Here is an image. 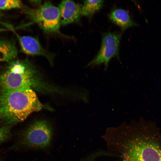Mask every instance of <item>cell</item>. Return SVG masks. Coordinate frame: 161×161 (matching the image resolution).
<instances>
[{
    "instance_id": "9",
    "label": "cell",
    "mask_w": 161,
    "mask_h": 161,
    "mask_svg": "<svg viewBox=\"0 0 161 161\" xmlns=\"http://www.w3.org/2000/svg\"><path fill=\"white\" fill-rule=\"evenodd\" d=\"M108 17L111 21L123 31L130 27L137 25L132 20L128 12L124 9H114L109 13Z\"/></svg>"
},
{
    "instance_id": "2",
    "label": "cell",
    "mask_w": 161,
    "mask_h": 161,
    "mask_svg": "<svg viewBox=\"0 0 161 161\" xmlns=\"http://www.w3.org/2000/svg\"><path fill=\"white\" fill-rule=\"evenodd\" d=\"M33 65L27 59L13 61L0 74V88L12 90L25 88L41 91L48 89Z\"/></svg>"
},
{
    "instance_id": "5",
    "label": "cell",
    "mask_w": 161,
    "mask_h": 161,
    "mask_svg": "<svg viewBox=\"0 0 161 161\" xmlns=\"http://www.w3.org/2000/svg\"><path fill=\"white\" fill-rule=\"evenodd\" d=\"M52 130L49 123L44 120L35 122L21 133V141L25 146L33 149H42L50 144Z\"/></svg>"
},
{
    "instance_id": "3",
    "label": "cell",
    "mask_w": 161,
    "mask_h": 161,
    "mask_svg": "<svg viewBox=\"0 0 161 161\" xmlns=\"http://www.w3.org/2000/svg\"><path fill=\"white\" fill-rule=\"evenodd\" d=\"M122 145L123 161H161V144L154 137L137 135Z\"/></svg>"
},
{
    "instance_id": "4",
    "label": "cell",
    "mask_w": 161,
    "mask_h": 161,
    "mask_svg": "<svg viewBox=\"0 0 161 161\" xmlns=\"http://www.w3.org/2000/svg\"><path fill=\"white\" fill-rule=\"evenodd\" d=\"M30 20L47 33L59 34L60 14L58 7L47 1L36 9L23 7Z\"/></svg>"
},
{
    "instance_id": "13",
    "label": "cell",
    "mask_w": 161,
    "mask_h": 161,
    "mask_svg": "<svg viewBox=\"0 0 161 161\" xmlns=\"http://www.w3.org/2000/svg\"><path fill=\"white\" fill-rule=\"evenodd\" d=\"M11 126H0V143L6 141L11 135Z\"/></svg>"
},
{
    "instance_id": "12",
    "label": "cell",
    "mask_w": 161,
    "mask_h": 161,
    "mask_svg": "<svg viewBox=\"0 0 161 161\" xmlns=\"http://www.w3.org/2000/svg\"><path fill=\"white\" fill-rule=\"evenodd\" d=\"M23 4L20 0H0V10H9L15 8H23Z\"/></svg>"
},
{
    "instance_id": "7",
    "label": "cell",
    "mask_w": 161,
    "mask_h": 161,
    "mask_svg": "<svg viewBox=\"0 0 161 161\" xmlns=\"http://www.w3.org/2000/svg\"><path fill=\"white\" fill-rule=\"evenodd\" d=\"M61 25H66L77 22L82 15L81 8L71 0H63L59 4Z\"/></svg>"
},
{
    "instance_id": "15",
    "label": "cell",
    "mask_w": 161,
    "mask_h": 161,
    "mask_svg": "<svg viewBox=\"0 0 161 161\" xmlns=\"http://www.w3.org/2000/svg\"><path fill=\"white\" fill-rule=\"evenodd\" d=\"M1 12H0V18L1 17Z\"/></svg>"
},
{
    "instance_id": "14",
    "label": "cell",
    "mask_w": 161,
    "mask_h": 161,
    "mask_svg": "<svg viewBox=\"0 0 161 161\" xmlns=\"http://www.w3.org/2000/svg\"><path fill=\"white\" fill-rule=\"evenodd\" d=\"M9 29L7 28H0V32L9 30Z\"/></svg>"
},
{
    "instance_id": "11",
    "label": "cell",
    "mask_w": 161,
    "mask_h": 161,
    "mask_svg": "<svg viewBox=\"0 0 161 161\" xmlns=\"http://www.w3.org/2000/svg\"><path fill=\"white\" fill-rule=\"evenodd\" d=\"M104 3L103 0H86L84 1L81 8L82 15L89 18L102 7Z\"/></svg>"
},
{
    "instance_id": "10",
    "label": "cell",
    "mask_w": 161,
    "mask_h": 161,
    "mask_svg": "<svg viewBox=\"0 0 161 161\" xmlns=\"http://www.w3.org/2000/svg\"><path fill=\"white\" fill-rule=\"evenodd\" d=\"M18 54L14 42L8 40H0V62L10 61L15 59Z\"/></svg>"
},
{
    "instance_id": "1",
    "label": "cell",
    "mask_w": 161,
    "mask_h": 161,
    "mask_svg": "<svg viewBox=\"0 0 161 161\" xmlns=\"http://www.w3.org/2000/svg\"><path fill=\"white\" fill-rule=\"evenodd\" d=\"M42 105L32 89L12 90L0 88V123L11 126L22 122Z\"/></svg>"
},
{
    "instance_id": "6",
    "label": "cell",
    "mask_w": 161,
    "mask_h": 161,
    "mask_svg": "<svg viewBox=\"0 0 161 161\" xmlns=\"http://www.w3.org/2000/svg\"><path fill=\"white\" fill-rule=\"evenodd\" d=\"M120 33L107 32L103 35L100 49L97 55L86 65L93 67L103 64L105 69L111 59L118 55Z\"/></svg>"
},
{
    "instance_id": "8",
    "label": "cell",
    "mask_w": 161,
    "mask_h": 161,
    "mask_svg": "<svg viewBox=\"0 0 161 161\" xmlns=\"http://www.w3.org/2000/svg\"><path fill=\"white\" fill-rule=\"evenodd\" d=\"M22 51L30 55H41L51 60L52 55L42 47L38 40L29 36H20L16 33Z\"/></svg>"
}]
</instances>
